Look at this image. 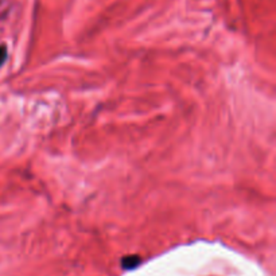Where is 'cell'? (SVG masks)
Wrapping results in <instances>:
<instances>
[{"instance_id":"6da1fadb","label":"cell","mask_w":276,"mask_h":276,"mask_svg":"<svg viewBox=\"0 0 276 276\" xmlns=\"http://www.w3.org/2000/svg\"><path fill=\"white\" fill-rule=\"evenodd\" d=\"M139 263V257L136 256H132V257H127L123 260V266L124 268H133Z\"/></svg>"},{"instance_id":"7a4b0ae2","label":"cell","mask_w":276,"mask_h":276,"mask_svg":"<svg viewBox=\"0 0 276 276\" xmlns=\"http://www.w3.org/2000/svg\"><path fill=\"white\" fill-rule=\"evenodd\" d=\"M5 58H7V49H5V46H3V45H0V66L3 65Z\"/></svg>"}]
</instances>
